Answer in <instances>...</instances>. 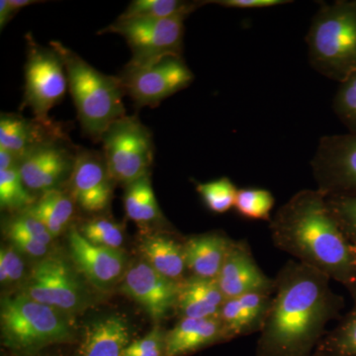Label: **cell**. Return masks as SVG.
Wrapping results in <instances>:
<instances>
[{
  "instance_id": "52a82bcc",
  "label": "cell",
  "mask_w": 356,
  "mask_h": 356,
  "mask_svg": "<svg viewBox=\"0 0 356 356\" xmlns=\"http://www.w3.org/2000/svg\"><path fill=\"white\" fill-rule=\"evenodd\" d=\"M119 79L125 95L139 108H156L166 98L188 88L194 74L182 56L168 55L146 62H129Z\"/></svg>"
},
{
  "instance_id": "2e32d148",
  "label": "cell",
  "mask_w": 356,
  "mask_h": 356,
  "mask_svg": "<svg viewBox=\"0 0 356 356\" xmlns=\"http://www.w3.org/2000/svg\"><path fill=\"white\" fill-rule=\"evenodd\" d=\"M69 245L72 261L95 286L108 287L121 277L126 257L120 250L92 245L74 228L70 231Z\"/></svg>"
},
{
  "instance_id": "60d3db41",
  "label": "cell",
  "mask_w": 356,
  "mask_h": 356,
  "mask_svg": "<svg viewBox=\"0 0 356 356\" xmlns=\"http://www.w3.org/2000/svg\"><path fill=\"white\" fill-rule=\"evenodd\" d=\"M8 3L14 17L16 14L19 13L21 9L33 6V4L43 3V1H38V0H8Z\"/></svg>"
},
{
  "instance_id": "74e56055",
  "label": "cell",
  "mask_w": 356,
  "mask_h": 356,
  "mask_svg": "<svg viewBox=\"0 0 356 356\" xmlns=\"http://www.w3.org/2000/svg\"><path fill=\"white\" fill-rule=\"evenodd\" d=\"M206 2L218 4L226 8L257 9L284 6V4L291 3L292 1L289 0H212L210 1L209 0Z\"/></svg>"
},
{
  "instance_id": "7a4b0ae2",
  "label": "cell",
  "mask_w": 356,
  "mask_h": 356,
  "mask_svg": "<svg viewBox=\"0 0 356 356\" xmlns=\"http://www.w3.org/2000/svg\"><path fill=\"white\" fill-rule=\"evenodd\" d=\"M273 245L331 280L343 285L356 302V259L318 189H304L281 206L269 222Z\"/></svg>"
},
{
  "instance_id": "ba28073f",
  "label": "cell",
  "mask_w": 356,
  "mask_h": 356,
  "mask_svg": "<svg viewBox=\"0 0 356 356\" xmlns=\"http://www.w3.org/2000/svg\"><path fill=\"white\" fill-rule=\"evenodd\" d=\"M27 60L23 106L32 110L35 119L51 122L49 113L62 102L69 89L64 60L55 49L41 46L31 34L26 35Z\"/></svg>"
},
{
  "instance_id": "30bf717a",
  "label": "cell",
  "mask_w": 356,
  "mask_h": 356,
  "mask_svg": "<svg viewBox=\"0 0 356 356\" xmlns=\"http://www.w3.org/2000/svg\"><path fill=\"white\" fill-rule=\"evenodd\" d=\"M23 294L62 312L72 313L86 304V293L74 269L60 257H48L33 267Z\"/></svg>"
},
{
  "instance_id": "d4e9b609",
  "label": "cell",
  "mask_w": 356,
  "mask_h": 356,
  "mask_svg": "<svg viewBox=\"0 0 356 356\" xmlns=\"http://www.w3.org/2000/svg\"><path fill=\"white\" fill-rule=\"evenodd\" d=\"M124 207L129 219L138 224H149L163 219L149 173L126 185Z\"/></svg>"
},
{
  "instance_id": "ab89813d",
  "label": "cell",
  "mask_w": 356,
  "mask_h": 356,
  "mask_svg": "<svg viewBox=\"0 0 356 356\" xmlns=\"http://www.w3.org/2000/svg\"><path fill=\"white\" fill-rule=\"evenodd\" d=\"M13 15L9 7L8 0H0V29H4L7 23L13 20Z\"/></svg>"
},
{
  "instance_id": "5bb4252c",
  "label": "cell",
  "mask_w": 356,
  "mask_h": 356,
  "mask_svg": "<svg viewBox=\"0 0 356 356\" xmlns=\"http://www.w3.org/2000/svg\"><path fill=\"white\" fill-rule=\"evenodd\" d=\"M178 289L179 282L161 275L146 261L130 267L122 284V291L137 302L156 322L177 308Z\"/></svg>"
},
{
  "instance_id": "f1b7e54d",
  "label": "cell",
  "mask_w": 356,
  "mask_h": 356,
  "mask_svg": "<svg viewBox=\"0 0 356 356\" xmlns=\"http://www.w3.org/2000/svg\"><path fill=\"white\" fill-rule=\"evenodd\" d=\"M275 198L270 191L264 188H241L236 194L235 208L241 216L248 220H271V211Z\"/></svg>"
},
{
  "instance_id": "f546056e",
  "label": "cell",
  "mask_w": 356,
  "mask_h": 356,
  "mask_svg": "<svg viewBox=\"0 0 356 356\" xmlns=\"http://www.w3.org/2000/svg\"><path fill=\"white\" fill-rule=\"evenodd\" d=\"M196 191L211 212L224 214L235 207L238 189L229 177H224L198 184Z\"/></svg>"
},
{
  "instance_id": "b9f144b4",
  "label": "cell",
  "mask_w": 356,
  "mask_h": 356,
  "mask_svg": "<svg viewBox=\"0 0 356 356\" xmlns=\"http://www.w3.org/2000/svg\"><path fill=\"white\" fill-rule=\"evenodd\" d=\"M353 252H355V259H356V245H353Z\"/></svg>"
},
{
  "instance_id": "4dcf8cb0",
  "label": "cell",
  "mask_w": 356,
  "mask_h": 356,
  "mask_svg": "<svg viewBox=\"0 0 356 356\" xmlns=\"http://www.w3.org/2000/svg\"><path fill=\"white\" fill-rule=\"evenodd\" d=\"M332 108L348 133L356 134V70L339 83Z\"/></svg>"
},
{
  "instance_id": "1f68e13d",
  "label": "cell",
  "mask_w": 356,
  "mask_h": 356,
  "mask_svg": "<svg viewBox=\"0 0 356 356\" xmlns=\"http://www.w3.org/2000/svg\"><path fill=\"white\" fill-rule=\"evenodd\" d=\"M79 231L89 243L100 247L119 250L124 242L120 225L107 219H95L84 222Z\"/></svg>"
},
{
  "instance_id": "4fadbf2b",
  "label": "cell",
  "mask_w": 356,
  "mask_h": 356,
  "mask_svg": "<svg viewBox=\"0 0 356 356\" xmlns=\"http://www.w3.org/2000/svg\"><path fill=\"white\" fill-rule=\"evenodd\" d=\"M70 181V196L88 213L106 209L111 202L114 180L102 154L77 149Z\"/></svg>"
},
{
  "instance_id": "8992f818",
  "label": "cell",
  "mask_w": 356,
  "mask_h": 356,
  "mask_svg": "<svg viewBox=\"0 0 356 356\" xmlns=\"http://www.w3.org/2000/svg\"><path fill=\"white\" fill-rule=\"evenodd\" d=\"M100 140L115 182L126 186L149 173L154 161L153 135L137 116L126 115L115 121Z\"/></svg>"
},
{
  "instance_id": "603a6c76",
  "label": "cell",
  "mask_w": 356,
  "mask_h": 356,
  "mask_svg": "<svg viewBox=\"0 0 356 356\" xmlns=\"http://www.w3.org/2000/svg\"><path fill=\"white\" fill-rule=\"evenodd\" d=\"M140 250L147 264L161 275L177 282L184 280V271L187 267L184 243L161 234L147 236L143 241Z\"/></svg>"
},
{
  "instance_id": "e0dca14e",
  "label": "cell",
  "mask_w": 356,
  "mask_h": 356,
  "mask_svg": "<svg viewBox=\"0 0 356 356\" xmlns=\"http://www.w3.org/2000/svg\"><path fill=\"white\" fill-rule=\"evenodd\" d=\"M228 341V334L219 317L181 318L165 334V356H187L213 344Z\"/></svg>"
},
{
  "instance_id": "5b68a950",
  "label": "cell",
  "mask_w": 356,
  "mask_h": 356,
  "mask_svg": "<svg viewBox=\"0 0 356 356\" xmlns=\"http://www.w3.org/2000/svg\"><path fill=\"white\" fill-rule=\"evenodd\" d=\"M62 312L26 295L3 297L0 307L2 343L19 355L36 353L50 344L72 339V329Z\"/></svg>"
},
{
  "instance_id": "ffe728a7",
  "label": "cell",
  "mask_w": 356,
  "mask_h": 356,
  "mask_svg": "<svg viewBox=\"0 0 356 356\" xmlns=\"http://www.w3.org/2000/svg\"><path fill=\"white\" fill-rule=\"evenodd\" d=\"M233 243L220 232L189 236L184 242L187 269L193 276L216 280Z\"/></svg>"
},
{
  "instance_id": "83f0119b",
  "label": "cell",
  "mask_w": 356,
  "mask_h": 356,
  "mask_svg": "<svg viewBox=\"0 0 356 356\" xmlns=\"http://www.w3.org/2000/svg\"><path fill=\"white\" fill-rule=\"evenodd\" d=\"M36 200L23 181L18 168L0 170V207L2 210L22 212L31 207Z\"/></svg>"
},
{
  "instance_id": "cb8c5ba5",
  "label": "cell",
  "mask_w": 356,
  "mask_h": 356,
  "mask_svg": "<svg viewBox=\"0 0 356 356\" xmlns=\"http://www.w3.org/2000/svg\"><path fill=\"white\" fill-rule=\"evenodd\" d=\"M38 220L50 232L53 238L60 236L72 221L74 201L60 189L44 192L31 207L23 211Z\"/></svg>"
},
{
  "instance_id": "8fae6325",
  "label": "cell",
  "mask_w": 356,
  "mask_h": 356,
  "mask_svg": "<svg viewBox=\"0 0 356 356\" xmlns=\"http://www.w3.org/2000/svg\"><path fill=\"white\" fill-rule=\"evenodd\" d=\"M311 166L317 189L325 195H356V134L321 138Z\"/></svg>"
},
{
  "instance_id": "8d00e7d4",
  "label": "cell",
  "mask_w": 356,
  "mask_h": 356,
  "mask_svg": "<svg viewBox=\"0 0 356 356\" xmlns=\"http://www.w3.org/2000/svg\"><path fill=\"white\" fill-rule=\"evenodd\" d=\"M6 234L16 250L33 257H41L48 252V245L31 238L19 229L6 225Z\"/></svg>"
},
{
  "instance_id": "9a60e30c",
  "label": "cell",
  "mask_w": 356,
  "mask_h": 356,
  "mask_svg": "<svg viewBox=\"0 0 356 356\" xmlns=\"http://www.w3.org/2000/svg\"><path fill=\"white\" fill-rule=\"evenodd\" d=\"M216 280L226 300L250 293L273 294L275 286L274 280L255 261L245 241H234Z\"/></svg>"
},
{
  "instance_id": "6da1fadb",
  "label": "cell",
  "mask_w": 356,
  "mask_h": 356,
  "mask_svg": "<svg viewBox=\"0 0 356 356\" xmlns=\"http://www.w3.org/2000/svg\"><path fill=\"white\" fill-rule=\"evenodd\" d=\"M273 303L255 356H313L325 327L339 317L344 300L324 273L291 259L274 278Z\"/></svg>"
},
{
  "instance_id": "4316f807",
  "label": "cell",
  "mask_w": 356,
  "mask_h": 356,
  "mask_svg": "<svg viewBox=\"0 0 356 356\" xmlns=\"http://www.w3.org/2000/svg\"><path fill=\"white\" fill-rule=\"evenodd\" d=\"M313 356H356V302L339 324L323 337Z\"/></svg>"
},
{
  "instance_id": "d6986e66",
  "label": "cell",
  "mask_w": 356,
  "mask_h": 356,
  "mask_svg": "<svg viewBox=\"0 0 356 356\" xmlns=\"http://www.w3.org/2000/svg\"><path fill=\"white\" fill-rule=\"evenodd\" d=\"M273 303V294L250 293L226 300L219 318L229 339L259 332Z\"/></svg>"
},
{
  "instance_id": "e575fe53",
  "label": "cell",
  "mask_w": 356,
  "mask_h": 356,
  "mask_svg": "<svg viewBox=\"0 0 356 356\" xmlns=\"http://www.w3.org/2000/svg\"><path fill=\"white\" fill-rule=\"evenodd\" d=\"M7 226L13 227L16 229L23 232L38 242L49 245V243L53 241L50 232L47 229L46 227L42 224L38 220L35 219L31 215L25 212H19L17 216L13 217V219L7 222Z\"/></svg>"
},
{
  "instance_id": "ac0fdd59",
  "label": "cell",
  "mask_w": 356,
  "mask_h": 356,
  "mask_svg": "<svg viewBox=\"0 0 356 356\" xmlns=\"http://www.w3.org/2000/svg\"><path fill=\"white\" fill-rule=\"evenodd\" d=\"M60 138H65L64 134L53 121L44 123L13 113L0 116V149L15 154L19 161L35 147Z\"/></svg>"
},
{
  "instance_id": "7c38bea8",
  "label": "cell",
  "mask_w": 356,
  "mask_h": 356,
  "mask_svg": "<svg viewBox=\"0 0 356 356\" xmlns=\"http://www.w3.org/2000/svg\"><path fill=\"white\" fill-rule=\"evenodd\" d=\"M65 138L44 142L35 147L19 161L21 177L30 191L58 189L72 177L76 152L65 144Z\"/></svg>"
},
{
  "instance_id": "277c9868",
  "label": "cell",
  "mask_w": 356,
  "mask_h": 356,
  "mask_svg": "<svg viewBox=\"0 0 356 356\" xmlns=\"http://www.w3.org/2000/svg\"><path fill=\"white\" fill-rule=\"evenodd\" d=\"M306 41L318 74L339 83L350 76L356 70V0L321 3Z\"/></svg>"
},
{
  "instance_id": "3957f363",
  "label": "cell",
  "mask_w": 356,
  "mask_h": 356,
  "mask_svg": "<svg viewBox=\"0 0 356 356\" xmlns=\"http://www.w3.org/2000/svg\"><path fill=\"white\" fill-rule=\"evenodd\" d=\"M50 46L64 60L81 129L91 140H102L115 121L126 116L120 79L102 74L60 42H51Z\"/></svg>"
},
{
  "instance_id": "d6a6232c",
  "label": "cell",
  "mask_w": 356,
  "mask_h": 356,
  "mask_svg": "<svg viewBox=\"0 0 356 356\" xmlns=\"http://www.w3.org/2000/svg\"><path fill=\"white\" fill-rule=\"evenodd\" d=\"M327 205L351 245H356V195L327 196Z\"/></svg>"
},
{
  "instance_id": "f35d334b",
  "label": "cell",
  "mask_w": 356,
  "mask_h": 356,
  "mask_svg": "<svg viewBox=\"0 0 356 356\" xmlns=\"http://www.w3.org/2000/svg\"><path fill=\"white\" fill-rule=\"evenodd\" d=\"M19 166V159L7 151L0 149V170H9Z\"/></svg>"
},
{
  "instance_id": "d590c367",
  "label": "cell",
  "mask_w": 356,
  "mask_h": 356,
  "mask_svg": "<svg viewBox=\"0 0 356 356\" xmlns=\"http://www.w3.org/2000/svg\"><path fill=\"white\" fill-rule=\"evenodd\" d=\"M24 275V262L13 248L0 250V281L2 284L20 280Z\"/></svg>"
},
{
  "instance_id": "836d02e7",
  "label": "cell",
  "mask_w": 356,
  "mask_h": 356,
  "mask_svg": "<svg viewBox=\"0 0 356 356\" xmlns=\"http://www.w3.org/2000/svg\"><path fill=\"white\" fill-rule=\"evenodd\" d=\"M165 334L156 325L147 336L129 344L123 356H165Z\"/></svg>"
},
{
  "instance_id": "484cf974",
  "label": "cell",
  "mask_w": 356,
  "mask_h": 356,
  "mask_svg": "<svg viewBox=\"0 0 356 356\" xmlns=\"http://www.w3.org/2000/svg\"><path fill=\"white\" fill-rule=\"evenodd\" d=\"M206 3L181 0H133L118 19H165L180 14H191Z\"/></svg>"
},
{
  "instance_id": "44dd1931",
  "label": "cell",
  "mask_w": 356,
  "mask_h": 356,
  "mask_svg": "<svg viewBox=\"0 0 356 356\" xmlns=\"http://www.w3.org/2000/svg\"><path fill=\"white\" fill-rule=\"evenodd\" d=\"M130 343L127 321L121 316L111 315L86 327L79 356H123Z\"/></svg>"
},
{
  "instance_id": "7402d4cb",
  "label": "cell",
  "mask_w": 356,
  "mask_h": 356,
  "mask_svg": "<svg viewBox=\"0 0 356 356\" xmlns=\"http://www.w3.org/2000/svg\"><path fill=\"white\" fill-rule=\"evenodd\" d=\"M225 301L216 280L192 275L180 281L175 309L181 318H217Z\"/></svg>"
},
{
  "instance_id": "9c48e42d",
  "label": "cell",
  "mask_w": 356,
  "mask_h": 356,
  "mask_svg": "<svg viewBox=\"0 0 356 356\" xmlns=\"http://www.w3.org/2000/svg\"><path fill=\"white\" fill-rule=\"evenodd\" d=\"M188 15L180 14L165 19H117L99 33H114L123 37L132 51V63L163 56H182L184 21Z\"/></svg>"
}]
</instances>
